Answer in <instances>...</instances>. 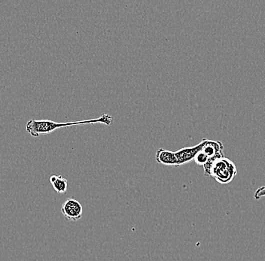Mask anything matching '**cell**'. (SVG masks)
I'll list each match as a JSON object with an SVG mask.
<instances>
[{"instance_id": "1", "label": "cell", "mask_w": 265, "mask_h": 261, "mask_svg": "<svg viewBox=\"0 0 265 261\" xmlns=\"http://www.w3.org/2000/svg\"><path fill=\"white\" fill-rule=\"evenodd\" d=\"M113 120L114 118L108 114H102L99 118L94 119L68 123H56L50 120L31 119L26 124V130L32 137H38L41 134H49L62 127H72L81 124H96V123L110 126L113 124Z\"/></svg>"}, {"instance_id": "2", "label": "cell", "mask_w": 265, "mask_h": 261, "mask_svg": "<svg viewBox=\"0 0 265 261\" xmlns=\"http://www.w3.org/2000/svg\"><path fill=\"white\" fill-rule=\"evenodd\" d=\"M236 175V166L230 160L224 157L216 160L211 167L210 176L222 185L232 182Z\"/></svg>"}, {"instance_id": "3", "label": "cell", "mask_w": 265, "mask_h": 261, "mask_svg": "<svg viewBox=\"0 0 265 261\" xmlns=\"http://www.w3.org/2000/svg\"><path fill=\"white\" fill-rule=\"evenodd\" d=\"M61 212L66 220L77 222L82 216V206L76 199L69 198L62 203Z\"/></svg>"}, {"instance_id": "4", "label": "cell", "mask_w": 265, "mask_h": 261, "mask_svg": "<svg viewBox=\"0 0 265 261\" xmlns=\"http://www.w3.org/2000/svg\"><path fill=\"white\" fill-rule=\"evenodd\" d=\"M206 139H203V140L192 147H186V148H181L178 151H175V155L178 161V167L183 164H188L190 161L194 160L196 154L200 151H202L205 143H206Z\"/></svg>"}, {"instance_id": "5", "label": "cell", "mask_w": 265, "mask_h": 261, "mask_svg": "<svg viewBox=\"0 0 265 261\" xmlns=\"http://www.w3.org/2000/svg\"><path fill=\"white\" fill-rule=\"evenodd\" d=\"M156 159L158 164L176 167H178V161H177L175 153L168 151L164 148H159L158 150L156 152Z\"/></svg>"}, {"instance_id": "6", "label": "cell", "mask_w": 265, "mask_h": 261, "mask_svg": "<svg viewBox=\"0 0 265 261\" xmlns=\"http://www.w3.org/2000/svg\"><path fill=\"white\" fill-rule=\"evenodd\" d=\"M50 182L54 191L58 194H66L68 191V182L62 176H53L50 177Z\"/></svg>"}, {"instance_id": "7", "label": "cell", "mask_w": 265, "mask_h": 261, "mask_svg": "<svg viewBox=\"0 0 265 261\" xmlns=\"http://www.w3.org/2000/svg\"><path fill=\"white\" fill-rule=\"evenodd\" d=\"M208 160H209V158L206 156V154L203 151H202L196 154L194 161L198 165L203 166L204 167V165L208 163Z\"/></svg>"}, {"instance_id": "8", "label": "cell", "mask_w": 265, "mask_h": 261, "mask_svg": "<svg viewBox=\"0 0 265 261\" xmlns=\"http://www.w3.org/2000/svg\"><path fill=\"white\" fill-rule=\"evenodd\" d=\"M263 197H265V186L258 188L254 195V199L256 200H259Z\"/></svg>"}]
</instances>
